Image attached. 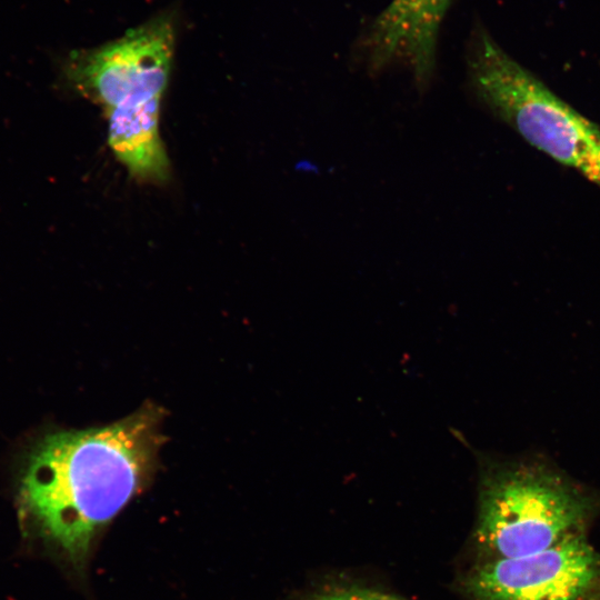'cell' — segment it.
<instances>
[{
    "mask_svg": "<svg viewBox=\"0 0 600 600\" xmlns=\"http://www.w3.org/2000/svg\"><path fill=\"white\" fill-rule=\"evenodd\" d=\"M311 600H406L397 596L359 587L332 586L316 592Z\"/></svg>",
    "mask_w": 600,
    "mask_h": 600,
    "instance_id": "cell-8",
    "label": "cell"
},
{
    "mask_svg": "<svg viewBox=\"0 0 600 600\" xmlns=\"http://www.w3.org/2000/svg\"><path fill=\"white\" fill-rule=\"evenodd\" d=\"M173 49V14L163 12L111 42L72 51L62 66L63 78L107 114L162 99Z\"/></svg>",
    "mask_w": 600,
    "mask_h": 600,
    "instance_id": "cell-4",
    "label": "cell"
},
{
    "mask_svg": "<svg viewBox=\"0 0 600 600\" xmlns=\"http://www.w3.org/2000/svg\"><path fill=\"white\" fill-rule=\"evenodd\" d=\"M453 0H391L360 43L364 67L379 73L394 63L407 67L416 88L430 87L441 23Z\"/></svg>",
    "mask_w": 600,
    "mask_h": 600,
    "instance_id": "cell-6",
    "label": "cell"
},
{
    "mask_svg": "<svg viewBox=\"0 0 600 600\" xmlns=\"http://www.w3.org/2000/svg\"><path fill=\"white\" fill-rule=\"evenodd\" d=\"M467 76L477 101L530 144L600 187V129L510 57L484 30L473 32Z\"/></svg>",
    "mask_w": 600,
    "mask_h": 600,
    "instance_id": "cell-3",
    "label": "cell"
},
{
    "mask_svg": "<svg viewBox=\"0 0 600 600\" xmlns=\"http://www.w3.org/2000/svg\"><path fill=\"white\" fill-rule=\"evenodd\" d=\"M461 591L466 600H600V551L580 533L529 556L479 561Z\"/></svg>",
    "mask_w": 600,
    "mask_h": 600,
    "instance_id": "cell-5",
    "label": "cell"
},
{
    "mask_svg": "<svg viewBox=\"0 0 600 600\" xmlns=\"http://www.w3.org/2000/svg\"><path fill=\"white\" fill-rule=\"evenodd\" d=\"M153 407L114 423L43 438L22 479V501L44 537L81 564L97 532L142 489L163 437Z\"/></svg>",
    "mask_w": 600,
    "mask_h": 600,
    "instance_id": "cell-1",
    "label": "cell"
},
{
    "mask_svg": "<svg viewBox=\"0 0 600 600\" xmlns=\"http://www.w3.org/2000/svg\"><path fill=\"white\" fill-rule=\"evenodd\" d=\"M161 99L122 106L104 114L116 158L141 182H164L169 160L159 133Z\"/></svg>",
    "mask_w": 600,
    "mask_h": 600,
    "instance_id": "cell-7",
    "label": "cell"
},
{
    "mask_svg": "<svg viewBox=\"0 0 600 600\" xmlns=\"http://www.w3.org/2000/svg\"><path fill=\"white\" fill-rule=\"evenodd\" d=\"M473 540L480 561L546 550L600 514V491L538 458L480 459Z\"/></svg>",
    "mask_w": 600,
    "mask_h": 600,
    "instance_id": "cell-2",
    "label": "cell"
}]
</instances>
